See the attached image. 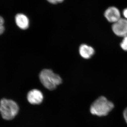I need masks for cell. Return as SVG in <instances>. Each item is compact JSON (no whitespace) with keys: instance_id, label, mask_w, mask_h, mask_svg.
I'll return each mask as SVG.
<instances>
[{"instance_id":"6da1fadb","label":"cell","mask_w":127,"mask_h":127,"mask_svg":"<svg viewBox=\"0 0 127 127\" xmlns=\"http://www.w3.org/2000/svg\"><path fill=\"white\" fill-rule=\"evenodd\" d=\"M114 107L113 103L104 96H101L91 104L90 112L93 115L103 117L107 115Z\"/></svg>"},{"instance_id":"7a4b0ae2","label":"cell","mask_w":127,"mask_h":127,"mask_svg":"<svg viewBox=\"0 0 127 127\" xmlns=\"http://www.w3.org/2000/svg\"><path fill=\"white\" fill-rule=\"evenodd\" d=\"M39 78L42 85L50 91L56 88L62 83V79L59 75L56 74L52 70L45 69L41 72Z\"/></svg>"},{"instance_id":"3957f363","label":"cell","mask_w":127,"mask_h":127,"mask_svg":"<svg viewBox=\"0 0 127 127\" xmlns=\"http://www.w3.org/2000/svg\"><path fill=\"white\" fill-rule=\"evenodd\" d=\"M18 104L13 100L2 98L0 101V113L3 119L12 120L19 111Z\"/></svg>"},{"instance_id":"277c9868","label":"cell","mask_w":127,"mask_h":127,"mask_svg":"<svg viewBox=\"0 0 127 127\" xmlns=\"http://www.w3.org/2000/svg\"><path fill=\"white\" fill-rule=\"evenodd\" d=\"M112 29L114 34L118 36L125 37L127 36V20L120 18L114 23Z\"/></svg>"},{"instance_id":"5b68a950","label":"cell","mask_w":127,"mask_h":127,"mask_svg":"<svg viewBox=\"0 0 127 127\" xmlns=\"http://www.w3.org/2000/svg\"><path fill=\"white\" fill-rule=\"evenodd\" d=\"M104 16L107 20L113 23L121 18L120 11L118 8L114 6H111L107 8L104 12Z\"/></svg>"},{"instance_id":"8992f818","label":"cell","mask_w":127,"mask_h":127,"mask_svg":"<svg viewBox=\"0 0 127 127\" xmlns=\"http://www.w3.org/2000/svg\"><path fill=\"white\" fill-rule=\"evenodd\" d=\"M28 101L31 104H39L42 102L43 99V94L40 91L36 89L31 90L28 93Z\"/></svg>"},{"instance_id":"52a82bcc","label":"cell","mask_w":127,"mask_h":127,"mask_svg":"<svg viewBox=\"0 0 127 127\" xmlns=\"http://www.w3.org/2000/svg\"><path fill=\"white\" fill-rule=\"evenodd\" d=\"M15 22L18 27L21 29L25 30L29 26V20L26 16L22 14H18L16 16Z\"/></svg>"},{"instance_id":"ba28073f","label":"cell","mask_w":127,"mask_h":127,"mask_svg":"<svg viewBox=\"0 0 127 127\" xmlns=\"http://www.w3.org/2000/svg\"><path fill=\"white\" fill-rule=\"evenodd\" d=\"M79 52L82 57L89 59L94 55L95 51L92 47L86 44H82L79 47Z\"/></svg>"},{"instance_id":"9c48e42d","label":"cell","mask_w":127,"mask_h":127,"mask_svg":"<svg viewBox=\"0 0 127 127\" xmlns=\"http://www.w3.org/2000/svg\"><path fill=\"white\" fill-rule=\"evenodd\" d=\"M120 46L123 50L127 51V36L124 37L123 41L120 43Z\"/></svg>"},{"instance_id":"30bf717a","label":"cell","mask_w":127,"mask_h":127,"mask_svg":"<svg viewBox=\"0 0 127 127\" xmlns=\"http://www.w3.org/2000/svg\"><path fill=\"white\" fill-rule=\"evenodd\" d=\"M4 21L2 17L0 16V35H1L5 31V27L4 26Z\"/></svg>"},{"instance_id":"8fae6325","label":"cell","mask_w":127,"mask_h":127,"mask_svg":"<svg viewBox=\"0 0 127 127\" xmlns=\"http://www.w3.org/2000/svg\"><path fill=\"white\" fill-rule=\"evenodd\" d=\"M47 0L50 3L56 4L62 2L64 0Z\"/></svg>"},{"instance_id":"7c38bea8","label":"cell","mask_w":127,"mask_h":127,"mask_svg":"<svg viewBox=\"0 0 127 127\" xmlns=\"http://www.w3.org/2000/svg\"><path fill=\"white\" fill-rule=\"evenodd\" d=\"M123 116L124 118L125 119V122L127 124V107L126 108L123 113Z\"/></svg>"},{"instance_id":"4fadbf2b","label":"cell","mask_w":127,"mask_h":127,"mask_svg":"<svg viewBox=\"0 0 127 127\" xmlns=\"http://www.w3.org/2000/svg\"><path fill=\"white\" fill-rule=\"evenodd\" d=\"M123 15L125 17V19L127 20V8L124 9L123 12Z\"/></svg>"}]
</instances>
